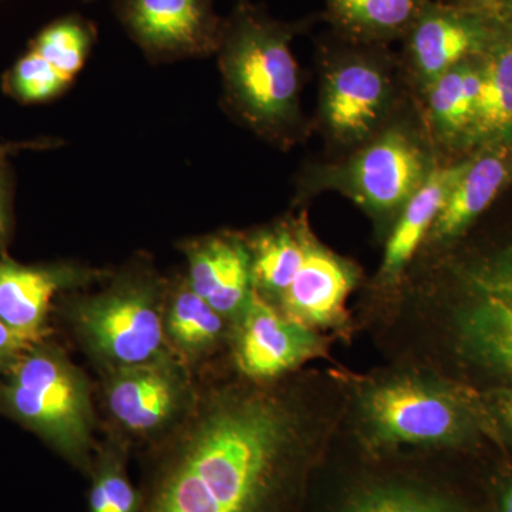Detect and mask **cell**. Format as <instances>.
Listing matches in <instances>:
<instances>
[{
	"label": "cell",
	"instance_id": "1",
	"mask_svg": "<svg viewBox=\"0 0 512 512\" xmlns=\"http://www.w3.org/2000/svg\"><path fill=\"white\" fill-rule=\"evenodd\" d=\"M148 453L140 512H296L306 466L288 407L271 394H194Z\"/></svg>",
	"mask_w": 512,
	"mask_h": 512
},
{
	"label": "cell",
	"instance_id": "2",
	"mask_svg": "<svg viewBox=\"0 0 512 512\" xmlns=\"http://www.w3.org/2000/svg\"><path fill=\"white\" fill-rule=\"evenodd\" d=\"M296 30L247 3L222 26L217 55L228 103L265 136H285L298 120L301 87L291 49Z\"/></svg>",
	"mask_w": 512,
	"mask_h": 512
},
{
	"label": "cell",
	"instance_id": "3",
	"mask_svg": "<svg viewBox=\"0 0 512 512\" xmlns=\"http://www.w3.org/2000/svg\"><path fill=\"white\" fill-rule=\"evenodd\" d=\"M0 407L83 473L93 467V409L79 369L45 340L0 379Z\"/></svg>",
	"mask_w": 512,
	"mask_h": 512
},
{
	"label": "cell",
	"instance_id": "4",
	"mask_svg": "<svg viewBox=\"0 0 512 512\" xmlns=\"http://www.w3.org/2000/svg\"><path fill=\"white\" fill-rule=\"evenodd\" d=\"M164 286L148 272H127L96 295L74 303L80 338L107 369L174 356L164 329Z\"/></svg>",
	"mask_w": 512,
	"mask_h": 512
},
{
	"label": "cell",
	"instance_id": "5",
	"mask_svg": "<svg viewBox=\"0 0 512 512\" xmlns=\"http://www.w3.org/2000/svg\"><path fill=\"white\" fill-rule=\"evenodd\" d=\"M365 413L387 444H451L466 439L471 420L456 394L414 380H396L367 394Z\"/></svg>",
	"mask_w": 512,
	"mask_h": 512
},
{
	"label": "cell",
	"instance_id": "6",
	"mask_svg": "<svg viewBox=\"0 0 512 512\" xmlns=\"http://www.w3.org/2000/svg\"><path fill=\"white\" fill-rule=\"evenodd\" d=\"M456 322L464 352L512 380V248L468 271Z\"/></svg>",
	"mask_w": 512,
	"mask_h": 512
},
{
	"label": "cell",
	"instance_id": "7",
	"mask_svg": "<svg viewBox=\"0 0 512 512\" xmlns=\"http://www.w3.org/2000/svg\"><path fill=\"white\" fill-rule=\"evenodd\" d=\"M116 13L131 39L157 62L217 53L224 20L214 0H116Z\"/></svg>",
	"mask_w": 512,
	"mask_h": 512
},
{
	"label": "cell",
	"instance_id": "8",
	"mask_svg": "<svg viewBox=\"0 0 512 512\" xmlns=\"http://www.w3.org/2000/svg\"><path fill=\"white\" fill-rule=\"evenodd\" d=\"M194 389L174 356L110 370L106 403L128 433L156 437L173 429L194 400Z\"/></svg>",
	"mask_w": 512,
	"mask_h": 512
},
{
	"label": "cell",
	"instance_id": "9",
	"mask_svg": "<svg viewBox=\"0 0 512 512\" xmlns=\"http://www.w3.org/2000/svg\"><path fill=\"white\" fill-rule=\"evenodd\" d=\"M494 20L474 10L430 0L406 35L414 70L430 86L441 74L484 53L500 29L491 26Z\"/></svg>",
	"mask_w": 512,
	"mask_h": 512
},
{
	"label": "cell",
	"instance_id": "10",
	"mask_svg": "<svg viewBox=\"0 0 512 512\" xmlns=\"http://www.w3.org/2000/svg\"><path fill=\"white\" fill-rule=\"evenodd\" d=\"M238 318L237 362L251 379H274L319 353L311 328L286 318L255 291Z\"/></svg>",
	"mask_w": 512,
	"mask_h": 512
},
{
	"label": "cell",
	"instance_id": "11",
	"mask_svg": "<svg viewBox=\"0 0 512 512\" xmlns=\"http://www.w3.org/2000/svg\"><path fill=\"white\" fill-rule=\"evenodd\" d=\"M426 158L402 131H389L360 151L343 171V184L353 198L375 212L404 207L423 183Z\"/></svg>",
	"mask_w": 512,
	"mask_h": 512
},
{
	"label": "cell",
	"instance_id": "12",
	"mask_svg": "<svg viewBox=\"0 0 512 512\" xmlns=\"http://www.w3.org/2000/svg\"><path fill=\"white\" fill-rule=\"evenodd\" d=\"M99 276L69 264L22 265L0 254V320L20 333L45 340L53 299Z\"/></svg>",
	"mask_w": 512,
	"mask_h": 512
},
{
	"label": "cell",
	"instance_id": "13",
	"mask_svg": "<svg viewBox=\"0 0 512 512\" xmlns=\"http://www.w3.org/2000/svg\"><path fill=\"white\" fill-rule=\"evenodd\" d=\"M389 97V80L383 70L363 57H353L326 74L323 117L340 140H363L382 120Z\"/></svg>",
	"mask_w": 512,
	"mask_h": 512
},
{
	"label": "cell",
	"instance_id": "14",
	"mask_svg": "<svg viewBox=\"0 0 512 512\" xmlns=\"http://www.w3.org/2000/svg\"><path fill=\"white\" fill-rule=\"evenodd\" d=\"M187 281L212 309L238 318L254 291L248 244L231 235L192 239L184 245Z\"/></svg>",
	"mask_w": 512,
	"mask_h": 512
},
{
	"label": "cell",
	"instance_id": "15",
	"mask_svg": "<svg viewBox=\"0 0 512 512\" xmlns=\"http://www.w3.org/2000/svg\"><path fill=\"white\" fill-rule=\"evenodd\" d=\"M353 286L352 266L312 237L301 269L276 303L286 318L308 328L333 326L345 319L346 301Z\"/></svg>",
	"mask_w": 512,
	"mask_h": 512
},
{
	"label": "cell",
	"instance_id": "16",
	"mask_svg": "<svg viewBox=\"0 0 512 512\" xmlns=\"http://www.w3.org/2000/svg\"><path fill=\"white\" fill-rule=\"evenodd\" d=\"M467 165L468 163H460L429 171L420 187L404 204L402 217L390 235L384 252V278L399 275L416 254L420 242L430 234L451 188Z\"/></svg>",
	"mask_w": 512,
	"mask_h": 512
},
{
	"label": "cell",
	"instance_id": "17",
	"mask_svg": "<svg viewBox=\"0 0 512 512\" xmlns=\"http://www.w3.org/2000/svg\"><path fill=\"white\" fill-rule=\"evenodd\" d=\"M313 235L303 222H284L259 232L248 242L254 291L265 301H278L305 259Z\"/></svg>",
	"mask_w": 512,
	"mask_h": 512
},
{
	"label": "cell",
	"instance_id": "18",
	"mask_svg": "<svg viewBox=\"0 0 512 512\" xmlns=\"http://www.w3.org/2000/svg\"><path fill=\"white\" fill-rule=\"evenodd\" d=\"M507 160L501 154H488L468 163L451 188L439 217L431 228L433 238L446 241L470 227L478 215L494 201L508 180Z\"/></svg>",
	"mask_w": 512,
	"mask_h": 512
},
{
	"label": "cell",
	"instance_id": "19",
	"mask_svg": "<svg viewBox=\"0 0 512 512\" xmlns=\"http://www.w3.org/2000/svg\"><path fill=\"white\" fill-rule=\"evenodd\" d=\"M485 50L476 116L468 133L500 140L512 131V35L504 28Z\"/></svg>",
	"mask_w": 512,
	"mask_h": 512
},
{
	"label": "cell",
	"instance_id": "20",
	"mask_svg": "<svg viewBox=\"0 0 512 512\" xmlns=\"http://www.w3.org/2000/svg\"><path fill=\"white\" fill-rule=\"evenodd\" d=\"M164 329L170 348L194 359L220 342L225 318L192 291L184 278L165 299Z\"/></svg>",
	"mask_w": 512,
	"mask_h": 512
},
{
	"label": "cell",
	"instance_id": "21",
	"mask_svg": "<svg viewBox=\"0 0 512 512\" xmlns=\"http://www.w3.org/2000/svg\"><path fill=\"white\" fill-rule=\"evenodd\" d=\"M430 0H326L330 19L363 42L406 36Z\"/></svg>",
	"mask_w": 512,
	"mask_h": 512
},
{
	"label": "cell",
	"instance_id": "22",
	"mask_svg": "<svg viewBox=\"0 0 512 512\" xmlns=\"http://www.w3.org/2000/svg\"><path fill=\"white\" fill-rule=\"evenodd\" d=\"M335 512H467L464 505L437 488L403 480L359 485Z\"/></svg>",
	"mask_w": 512,
	"mask_h": 512
},
{
	"label": "cell",
	"instance_id": "23",
	"mask_svg": "<svg viewBox=\"0 0 512 512\" xmlns=\"http://www.w3.org/2000/svg\"><path fill=\"white\" fill-rule=\"evenodd\" d=\"M429 110L434 127L447 137L468 133L481 90V64H458L430 84Z\"/></svg>",
	"mask_w": 512,
	"mask_h": 512
},
{
	"label": "cell",
	"instance_id": "24",
	"mask_svg": "<svg viewBox=\"0 0 512 512\" xmlns=\"http://www.w3.org/2000/svg\"><path fill=\"white\" fill-rule=\"evenodd\" d=\"M96 42V28L80 15L56 20L35 37L30 49L69 80L83 69Z\"/></svg>",
	"mask_w": 512,
	"mask_h": 512
},
{
	"label": "cell",
	"instance_id": "25",
	"mask_svg": "<svg viewBox=\"0 0 512 512\" xmlns=\"http://www.w3.org/2000/svg\"><path fill=\"white\" fill-rule=\"evenodd\" d=\"M87 495L89 512H140L143 497L131 483L123 453L110 448L94 460Z\"/></svg>",
	"mask_w": 512,
	"mask_h": 512
},
{
	"label": "cell",
	"instance_id": "26",
	"mask_svg": "<svg viewBox=\"0 0 512 512\" xmlns=\"http://www.w3.org/2000/svg\"><path fill=\"white\" fill-rule=\"evenodd\" d=\"M70 83L72 80L32 49L20 57L8 76L10 93L25 103H43L55 99Z\"/></svg>",
	"mask_w": 512,
	"mask_h": 512
},
{
	"label": "cell",
	"instance_id": "27",
	"mask_svg": "<svg viewBox=\"0 0 512 512\" xmlns=\"http://www.w3.org/2000/svg\"><path fill=\"white\" fill-rule=\"evenodd\" d=\"M39 342H42V339L20 333L0 320V379L23 352Z\"/></svg>",
	"mask_w": 512,
	"mask_h": 512
},
{
	"label": "cell",
	"instance_id": "28",
	"mask_svg": "<svg viewBox=\"0 0 512 512\" xmlns=\"http://www.w3.org/2000/svg\"><path fill=\"white\" fill-rule=\"evenodd\" d=\"M10 180L5 160H0V254L8 242L10 232Z\"/></svg>",
	"mask_w": 512,
	"mask_h": 512
},
{
	"label": "cell",
	"instance_id": "29",
	"mask_svg": "<svg viewBox=\"0 0 512 512\" xmlns=\"http://www.w3.org/2000/svg\"><path fill=\"white\" fill-rule=\"evenodd\" d=\"M500 3L501 0H456L454 5L474 10V12L483 13V15L497 19L498 6H500Z\"/></svg>",
	"mask_w": 512,
	"mask_h": 512
},
{
	"label": "cell",
	"instance_id": "30",
	"mask_svg": "<svg viewBox=\"0 0 512 512\" xmlns=\"http://www.w3.org/2000/svg\"><path fill=\"white\" fill-rule=\"evenodd\" d=\"M497 412L505 426L512 430V390H505L497 397Z\"/></svg>",
	"mask_w": 512,
	"mask_h": 512
},
{
	"label": "cell",
	"instance_id": "31",
	"mask_svg": "<svg viewBox=\"0 0 512 512\" xmlns=\"http://www.w3.org/2000/svg\"><path fill=\"white\" fill-rule=\"evenodd\" d=\"M46 141L42 143H15V144H0V160H5L10 154L18 153L20 150L26 148H46Z\"/></svg>",
	"mask_w": 512,
	"mask_h": 512
},
{
	"label": "cell",
	"instance_id": "32",
	"mask_svg": "<svg viewBox=\"0 0 512 512\" xmlns=\"http://www.w3.org/2000/svg\"><path fill=\"white\" fill-rule=\"evenodd\" d=\"M497 20L512 35V0H501L498 6Z\"/></svg>",
	"mask_w": 512,
	"mask_h": 512
},
{
	"label": "cell",
	"instance_id": "33",
	"mask_svg": "<svg viewBox=\"0 0 512 512\" xmlns=\"http://www.w3.org/2000/svg\"><path fill=\"white\" fill-rule=\"evenodd\" d=\"M498 512H512V477L501 491Z\"/></svg>",
	"mask_w": 512,
	"mask_h": 512
},
{
	"label": "cell",
	"instance_id": "34",
	"mask_svg": "<svg viewBox=\"0 0 512 512\" xmlns=\"http://www.w3.org/2000/svg\"><path fill=\"white\" fill-rule=\"evenodd\" d=\"M241 2H245V0H241Z\"/></svg>",
	"mask_w": 512,
	"mask_h": 512
}]
</instances>
